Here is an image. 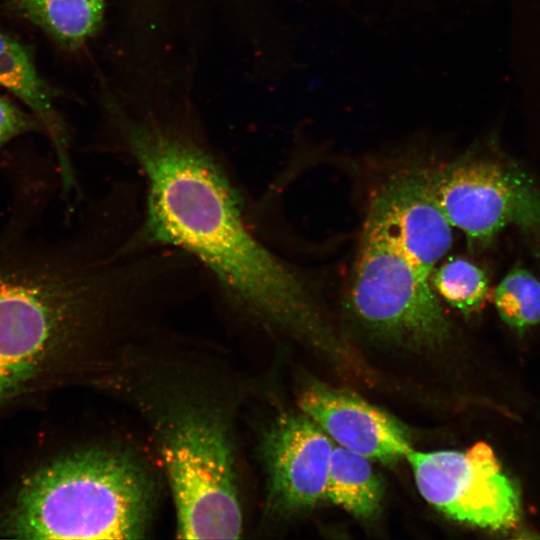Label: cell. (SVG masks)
Instances as JSON below:
<instances>
[{"mask_svg": "<svg viewBox=\"0 0 540 540\" xmlns=\"http://www.w3.org/2000/svg\"><path fill=\"white\" fill-rule=\"evenodd\" d=\"M167 282L161 255L104 208L61 236L12 221L0 236V401L159 304Z\"/></svg>", "mask_w": 540, "mask_h": 540, "instance_id": "6da1fadb", "label": "cell"}, {"mask_svg": "<svg viewBox=\"0 0 540 540\" xmlns=\"http://www.w3.org/2000/svg\"><path fill=\"white\" fill-rule=\"evenodd\" d=\"M123 151L144 180L141 233L190 258L232 311L313 343L333 341L303 277L260 240L226 165L202 141L131 121Z\"/></svg>", "mask_w": 540, "mask_h": 540, "instance_id": "7a4b0ae2", "label": "cell"}, {"mask_svg": "<svg viewBox=\"0 0 540 540\" xmlns=\"http://www.w3.org/2000/svg\"><path fill=\"white\" fill-rule=\"evenodd\" d=\"M116 376L148 423L168 479L179 538L234 539L243 530L233 407L189 373L129 365Z\"/></svg>", "mask_w": 540, "mask_h": 540, "instance_id": "3957f363", "label": "cell"}, {"mask_svg": "<svg viewBox=\"0 0 540 540\" xmlns=\"http://www.w3.org/2000/svg\"><path fill=\"white\" fill-rule=\"evenodd\" d=\"M156 502V479L144 459L125 447L92 446L27 477L6 531L24 539L143 538Z\"/></svg>", "mask_w": 540, "mask_h": 540, "instance_id": "277c9868", "label": "cell"}, {"mask_svg": "<svg viewBox=\"0 0 540 540\" xmlns=\"http://www.w3.org/2000/svg\"><path fill=\"white\" fill-rule=\"evenodd\" d=\"M347 302L368 331L415 346L448 340L451 323L427 275L393 230L369 209L353 265Z\"/></svg>", "mask_w": 540, "mask_h": 540, "instance_id": "5b68a950", "label": "cell"}, {"mask_svg": "<svg viewBox=\"0 0 540 540\" xmlns=\"http://www.w3.org/2000/svg\"><path fill=\"white\" fill-rule=\"evenodd\" d=\"M428 173L447 220L471 246H485L510 226L540 236V189L512 164L467 155Z\"/></svg>", "mask_w": 540, "mask_h": 540, "instance_id": "8992f818", "label": "cell"}, {"mask_svg": "<svg viewBox=\"0 0 540 540\" xmlns=\"http://www.w3.org/2000/svg\"><path fill=\"white\" fill-rule=\"evenodd\" d=\"M406 458L420 494L449 518L496 531L519 521L518 489L488 444L465 451L412 449Z\"/></svg>", "mask_w": 540, "mask_h": 540, "instance_id": "52a82bcc", "label": "cell"}, {"mask_svg": "<svg viewBox=\"0 0 540 540\" xmlns=\"http://www.w3.org/2000/svg\"><path fill=\"white\" fill-rule=\"evenodd\" d=\"M332 444L304 413L282 414L266 427L259 449L271 512L291 516L326 499Z\"/></svg>", "mask_w": 540, "mask_h": 540, "instance_id": "ba28073f", "label": "cell"}, {"mask_svg": "<svg viewBox=\"0 0 540 540\" xmlns=\"http://www.w3.org/2000/svg\"><path fill=\"white\" fill-rule=\"evenodd\" d=\"M370 209L381 216L405 253L431 277L452 245V226L434 194L428 169L413 167L392 175Z\"/></svg>", "mask_w": 540, "mask_h": 540, "instance_id": "9c48e42d", "label": "cell"}, {"mask_svg": "<svg viewBox=\"0 0 540 540\" xmlns=\"http://www.w3.org/2000/svg\"><path fill=\"white\" fill-rule=\"evenodd\" d=\"M299 407L332 441L369 459L393 462L412 450L397 421L352 393L313 385L300 395Z\"/></svg>", "mask_w": 540, "mask_h": 540, "instance_id": "30bf717a", "label": "cell"}, {"mask_svg": "<svg viewBox=\"0 0 540 540\" xmlns=\"http://www.w3.org/2000/svg\"><path fill=\"white\" fill-rule=\"evenodd\" d=\"M0 85L24 102L48 131L58 157L60 176L71 180L66 132L58 117L47 84L39 76L29 54L18 42L0 32Z\"/></svg>", "mask_w": 540, "mask_h": 540, "instance_id": "8fae6325", "label": "cell"}, {"mask_svg": "<svg viewBox=\"0 0 540 540\" xmlns=\"http://www.w3.org/2000/svg\"><path fill=\"white\" fill-rule=\"evenodd\" d=\"M383 489L369 458L341 446H333L326 498L354 516L369 518L376 514Z\"/></svg>", "mask_w": 540, "mask_h": 540, "instance_id": "7c38bea8", "label": "cell"}, {"mask_svg": "<svg viewBox=\"0 0 540 540\" xmlns=\"http://www.w3.org/2000/svg\"><path fill=\"white\" fill-rule=\"evenodd\" d=\"M16 3L28 19L71 48L96 32L104 14V0H16Z\"/></svg>", "mask_w": 540, "mask_h": 540, "instance_id": "4fadbf2b", "label": "cell"}, {"mask_svg": "<svg viewBox=\"0 0 540 540\" xmlns=\"http://www.w3.org/2000/svg\"><path fill=\"white\" fill-rule=\"evenodd\" d=\"M438 295L463 314L478 311L485 303L489 284L484 271L467 259L449 258L430 277Z\"/></svg>", "mask_w": 540, "mask_h": 540, "instance_id": "5bb4252c", "label": "cell"}, {"mask_svg": "<svg viewBox=\"0 0 540 540\" xmlns=\"http://www.w3.org/2000/svg\"><path fill=\"white\" fill-rule=\"evenodd\" d=\"M494 303L501 319L523 331L540 323V280L523 268L508 272L494 291Z\"/></svg>", "mask_w": 540, "mask_h": 540, "instance_id": "9a60e30c", "label": "cell"}, {"mask_svg": "<svg viewBox=\"0 0 540 540\" xmlns=\"http://www.w3.org/2000/svg\"><path fill=\"white\" fill-rule=\"evenodd\" d=\"M30 124L25 114L0 97V145L29 130Z\"/></svg>", "mask_w": 540, "mask_h": 540, "instance_id": "2e32d148", "label": "cell"}]
</instances>
